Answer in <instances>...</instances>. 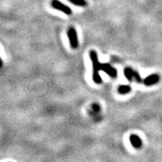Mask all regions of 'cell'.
Masks as SVG:
<instances>
[{"label": "cell", "mask_w": 162, "mask_h": 162, "mask_svg": "<svg viewBox=\"0 0 162 162\" xmlns=\"http://www.w3.org/2000/svg\"><path fill=\"white\" fill-rule=\"evenodd\" d=\"M131 90V86L128 85L119 86V88H118V92H119V94H122V95L127 94V93L130 92Z\"/></svg>", "instance_id": "obj_8"}, {"label": "cell", "mask_w": 162, "mask_h": 162, "mask_svg": "<svg viewBox=\"0 0 162 162\" xmlns=\"http://www.w3.org/2000/svg\"><path fill=\"white\" fill-rule=\"evenodd\" d=\"M160 77L158 74H151L144 80V83L146 86H152L157 83L159 81Z\"/></svg>", "instance_id": "obj_5"}, {"label": "cell", "mask_w": 162, "mask_h": 162, "mask_svg": "<svg viewBox=\"0 0 162 162\" xmlns=\"http://www.w3.org/2000/svg\"><path fill=\"white\" fill-rule=\"evenodd\" d=\"M129 140H130L131 145H132L134 148L139 149L142 146V140H141V139L139 138L138 135L136 134L131 135Z\"/></svg>", "instance_id": "obj_6"}, {"label": "cell", "mask_w": 162, "mask_h": 162, "mask_svg": "<svg viewBox=\"0 0 162 162\" xmlns=\"http://www.w3.org/2000/svg\"><path fill=\"white\" fill-rule=\"evenodd\" d=\"M51 5L53 8L56 9V10L62 11V13L65 14L66 15H71L72 14V11L68 5H65L60 0H52L51 2Z\"/></svg>", "instance_id": "obj_2"}, {"label": "cell", "mask_w": 162, "mask_h": 162, "mask_svg": "<svg viewBox=\"0 0 162 162\" xmlns=\"http://www.w3.org/2000/svg\"><path fill=\"white\" fill-rule=\"evenodd\" d=\"M3 60H2L1 57H0V68L3 67Z\"/></svg>", "instance_id": "obj_11"}, {"label": "cell", "mask_w": 162, "mask_h": 162, "mask_svg": "<svg viewBox=\"0 0 162 162\" xmlns=\"http://www.w3.org/2000/svg\"><path fill=\"white\" fill-rule=\"evenodd\" d=\"M71 3L74 4V5L80 7H85L87 5V3L86 0H68Z\"/></svg>", "instance_id": "obj_9"}, {"label": "cell", "mask_w": 162, "mask_h": 162, "mask_svg": "<svg viewBox=\"0 0 162 162\" xmlns=\"http://www.w3.org/2000/svg\"><path fill=\"white\" fill-rule=\"evenodd\" d=\"M134 79L135 80V81H136L137 83H141V82H142V78H141L140 74H139L138 71H135Z\"/></svg>", "instance_id": "obj_10"}, {"label": "cell", "mask_w": 162, "mask_h": 162, "mask_svg": "<svg viewBox=\"0 0 162 162\" xmlns=\"http://www.w3.org/2000/svg\"><path fill=\"white\" fill-rule=\"evenodd\" d=\"M89 56H90L91 60H92L93 66V81L97 84H101L102 83V79L101 77L100 74H99V71L102 70V63H100V62H99L98 54L95 51L91 50L89 52Z\"/></svg>", "instance_id": "obj_1"}, {"label": "cell", "mask_w": 162, "mask_h": 162, "mask_svg": "<svg viewBox=\"0 0 162 162\" xmlns=\"http://www.w3.org/2000/svg\"><path fill=\"white\" fill-rule=\"evenodd\" d=\"M134 74L135 71L129 67L125 68V70H124V75H125V77L127 78V80L128 81H132L134 80Z\"/></svg>", "instance_id": "obj_7"}, {"label": "cell", "mask_w": 162, "mask_h": 162, "mask_svg": "<svg viewBox=\"0 0 162 162\" xmlns=\"http://www.w3.org/2000/svg\"><path fill=\"white\" fill-rule=\"evenodd\" d=\"M68 39H69L71 47L73 49H77L79 46V42H78L77 34L75 29L71 27L68 31Z\"/></svg>", "instance_id": "obj_3"}, {"label": "cell", "mask_w": 162, "mask_h": 162, "mask_svg": "<svg viewBox=\"0 0 162 162\" xmlns=\"http://www.w3.org/2000/svg\"><path fill=\"white\" fill-rule=\"evenodd\" d=\"M102 71L105 72L107 74L110 76V77L115 78L117 76V71L115 68L112 67L110 64L108 63H103L102 64Z\"/></svg>", "instance_id": "obj_4"}]
</instances>
